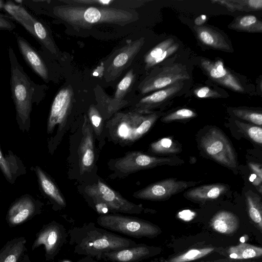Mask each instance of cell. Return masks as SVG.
Wrapping results in <instances>:
<instances>
[{
	"label": "cell",
	"mask_w": 262,
	"mask_h": 262,
	"mask_svg": "<svg viewBox=\"0 0 262 262\" xmlns=\"http://www.w3.org/2000/svg\"><path fill=\"white\" fill-rule=\"evenodd\" d=\"M194 29L198 38L204 45L216 50L232 51L224 37L216 30L206 26H195Z\"/></svg>",
	"instance_id": "20"
},
{
	"label": "cell",
	"mask_w": 262,
	"mask_h": 262,
	"mask_svg": "<svg viewBox=\"0 0 262 262\" xmlns=\"http://www.w3.org/2000/svg\"><path fill=\"white\" fill-rule=\"evenodd\" d=\"M197 114L192 110L188 108H181L172 112L161 119L164 122H169L176 120L187 119L195 117Z\"/></svg>",
	"instance_id": "35"
},
{
	"label": "cell",
	"mask_w": 262,
	"mask_h": 262,
	"mask_svg": "<svg viewBox=\"0 0 262 262\" xmlns=\"http://www.w3.org/2000/svg\"><path fill=\"white\" fill-rule=\"evenodd\" d=\"M180 144L174 141L171 137H164L152 143L149 151L161 155H174L181 151Z\"/></svg>",
	"instance_id": "29"
},
{
	"label": "cell",
	"mask_w": 262,
	"mask_h": 262,
	"mask_svg": "<svg viewBox=\"0 0 262 262\" xmlns=\"http://www.w3.org/2000/svg\"><path fill=\"white\" fill-rule=\"evenodd\" d=\"M75 238V250L79 254L100 258L106 253L137 245L135 241L95 227H85Z\"/></svg>",
	"instance_id": "4"
},
{
	"label": "cell",
	"mask_w": 262,
	"mask_h": 262,
	"mask_svg": "<svg viewBox=\"0 0 262 262\" xmlns=\"http://www.w3.org/2000/svg\"><path fill=\"white\" fill-rule=\"evenodd\" d=\"M83 137L79 149V164L81 173L88 171L93 165L95 154L94 151L93 136L89 120L84 116L82 126Z\"/></svg>",
	"instance_id": "17"
},
{
	"label": "cell",
	"mask_w": 262,
	"mask_h": 262,
	"mask_svg": "<svg viewBox=\"0 0 262 262\" xmlns=\"http://www.w3.org/2000/svg\"><path fill=\"white\" fill-rule=\"evenodd\" d=\"M183 85V82H178L142 98L137 104V111L149 113L150 110L160 106L174 96Z\"/></svg>",
	"instance_id": "16"
},
{
	"label": "cell",
	"mask_w": 262,
	"mask_h": 262,
	"mask_svg": "<svg viewBox=\"0 0 262 262\" xmlns=\"http://www.w3.org/2000/svg\"><path fill=\"white\" fill-rule=\"evenodd\" d=\"M217 82L226 86L232 91L238 92H243L244 89L241 85L239 81L233 74L228 71V73Z\"/></svg>",
	"instance_id": "36"
},
{
	"label": "cell",
	"mask_w": 262,
	"mask_h": 262,
	"mask_svg": "<svg viewBox=\"0 0 262 262\" xmlns=\"http://www.w3.org/2000/svg\"><path fill=\"white\" fill-rule=\"evenodd\" d=\"M249 215L259 229H262V203L261 198L251 191L246 193Z\"/></svg>",
	"instance_id": "28"
},
{
	"label": "cell",
	"mask_w": 262,
	"mask_h": 262,
	"mask_svg": "<svg viewBox=\"0 0 262 262\" xmlns=\"http://www.w3.org/2000/svg\"><path fill=\"white\" fill-rule=\"evenodd\" d=\"M229 186L222 183L203 185L186 191L184 196L195 202H205L216 199L224 194Z\"/></svg>",
	"instance_id": "19"
},
{
	"label": "cell",
	"mask_w": 262,
	"mask_h": 262,
	"mask_svg": "<svg viewBox=\"0 0 262 262\" xmlns=\"http://www.w3.org/2000/svg\"><path fill=\"white\" fill-rule=\"evenodd\" d=\"M237 2L244 8L245 11L262 9L261 0H237Z\"/></svg>",
	"instance_id": "40"
},
{
	"label": "cell",
	"mask_w": 262,
	"mask_h": 262,
	"mask_svg": "<svg viewBox=\"0 0 262 262\" xmlns=\"http://www.w3.org/2000/svg\"><path fill=\"white\" fill-rule=\"evenodd\" d=\"M183 163V160L177 157H158L140 151H131L115 160L113 167L119 173L125 174L159 166L176 165Z\"/></svg>",
	"instance_id": "8"
},
{
	"label": "cell",
	"mask_w": 262,
	"mask_h": 262,
	"mask_svg": "<svg viewBox=\"0 0 262 262\" xmlns=\"http://www.w3.org/2000/svg\"><path fill=\"white\" fill-rule=\"evenodd\" d=\"M85 192L96 204L104 205L109 211L113 213L137 214L142 210L141 205L128 201L100 180L92 185L88 186L85 189Z\"/></svg>",
	"instance_id": "7"
},
{
	"label": "cell",
	"mask_w": 262,
	"mask_h": 262,
	"mask_svg": "<svg viewBox=\"0 0 262 262\" xmlns=\"http://www.w3.org/2000/svg\"><path fill=\"white\" fill-rule=\"evenodd\" d=\"M61 262H71V261H70L69 260H63V261H62Z\"/></svg>",
	"instance_id": "49"
},
{
	"label": "cell",
	"mask_w": 262,
	"mask_h": 262,
	"mask_svg": "<svg viewBox=\"0 0 262 262\" xmlns=\"http://www.w3.org/2000/svg\"><path fill=\"white\" fill-rule=\"evenodd\" d=\"M144 42V38L141 37L129 42L118 51L106 69V81L114 80L121 74L139 53Z\"/></svg>",
	"instance_id": "12"
},
{
	"label": "cell",
	"mask_w": 262,
	"mask_h": 262,
	"mask_svg": "<svg viewBox=\"0 0 262 262\" xmlns=\"http://www.w3.org/2000/svg\"><path fill=\"white\" fill-rule=\"evenodd\" d=\"M229 257L232 259H243L256 258L261 256L262 248L246 243H241L230 247L228 250Z\"/></svg>",
	"instance_id": "27"
},
{
	"label": "cell",
	"mask_w": 262,
	"mask_h": 262,
	"mask_svg": "<svg viewBox=\"0 0 262 262\" xmlns=\"http://www.w3.org/2000/svg\"><path fill=\"white\" fill-rule=\"evenodd\" d=\"M211 2L222 5L231 12L236 10L245 11L244 8L238 4L237 0H215L211 1Z\"/></svg>",
	"instance_id": "41"
},
{
	"label": "cell",
	"mask_w": 262,
	"mask_h": 262,
	"mask_svg": "<svg viewBox=\"0 0 262 262\" xmlns=\"http://www.w3.org/2000/svg\"><path fill=\"white\" fill-rule=\"evenodd\" d=\"M228 27L239 31L251 33L262 32L261 21L253 15L238 16L229 24Z\"/></svg>",
	"instance_id": "23"
},
{
	"label": "cell",
	"mask_w": 262,
	"mask_h": 262,
	"mask_svg": "<svg viewBox=\"0 0 262 262\" xmlns=\"http://www.w3.org/2000/svg\"><path fill=\"white\" fill-rule=\"evenodd\" d=\"M232 112L237 117L247 121L257 126H261L262 124V114L252 110L244 108H233Z\"/></svg>",
	"instance_id": "34"
},
{
	"label": "cell",
	"mask_w": 262,
	"mask_h": 262,
	"mask_svg": "<svg viewBox=\"0 0 262 262\" xmlns=\"http://www.w3.org/2000/svg\"><path fill=\"white\" fill-rule=\"evenodd\" d=\"M206 16L204 15H201L196 18L194 23L197 26H202V25L206 21Z\"/></svg>",
	"instance_id": "47"
},
{
	"label": "cell",
	"mask_w": 262,
	"mask_h": 262,
	"mask_svg": "<svg viewBox=\"0 0 262 262\" xmlns=\"http://www.w3.org/2000/svg\"><path fill=\"white\" fill-rule=\"evenodd\" d=\"M88 116L95 134L99 135L102 130V119L100 113L94 105L89 107Z\"/></svg>",
	"instance_id": "37"
},
{
	"label": "cell",
	"mask_w": 262,
	"mask_h": 262,
	"mask_svg": "<svg viewBox=\"0 0 262 262\" xmlns=\"http://www.w3.org/2000/svg\"><path fill=\"white\" fill-rule=\"evenodd\" d=\"M210 225L213 230L220 233L230 234L238 229L239 221L238 216L232 212L222 210L213 216Z\"/></svg>",
	"instance_id": "21"
},
{
	"label": "cell",
	"mask_w": 262,
	"mask_h": 262,
	"mask_svg": "<svg viewBox=\"0 0 262 262\" xmlns=\"http://www.w3.org/2000/svg\"><path fill=\"white\" fill-rule=\"evenodd\" d=\"M174 43L172 38H169L158 43L148 51L144 57L146 69H148L151 63L169 47Z\"/></svg>",
	"instance_id": "33"
},
{
	"label": "cell",
	"mask_w": 262,
	"mask_h": 262,
	"mask_svg": "<svg viewBox=\"0 0 262 262\" xmlns=\"http://www.w3.org/2000/svg\"><path fill=\"white\" fill-rule=\"evenodd\" d=\"M235 123L246 137L253 142L261 144L262 128L261 126L245 123L238 120L235 121Z\"/></svg>",
	"instance_id": "32"
},
{
	"label": "cell",
	"mask_w": 262,
	"mask_h": 262,
	"mask_svg": "<svg viewBox=\"0 0 262 262\" xmlns=\"http://www.w3.org/2000/svg\"><path fill=\"white\" fill-rule=\"evenodd\" d=\"M180 218L185 221H189L191 220L193 216L194 213L190 210H184L179 213Z\"/></svg>",
	"instance_id": "46"
},
{
	"label": "cell",
	"mask_w": 262,
	"mask_h": 262,
	"mask_svg": "<svg viewBox=\"0 0 262 262\" xmlns=\"http://www.w3.org/2000/svg\"><path fill=\"white\" fill-rule=\"evenodd\" d=\"M0 168L6 177L9 180L13 178V170L10 163L5 159L0 149Z\"/></svg>",
	"instance_id": "43"
},
{
	"label": "cell",
	"mask_w": 262,
	"mask_h": 262,
	"mask_svg": "<svg viewBox=\"0 0 262 262\" xmlns=\"http://www.w3.org/2000/svg\"><path fill=\"white\" fill-rule=\"evenodd\" d=\"M97 221L105 229L137 238L154 237L160 231L156 226L146 221L115 213L101 215Z\"/></svg>",
	"instance_id": "5"
},
{
	"label": "cell",
	"mask_w": 262,
	"mask_h": 262,
	"mask_svg": "<svg viewBox=\"0 0 262 262\" xmlns=\"http://www.w3.org/2000/svg\"><path fill=\"white\" fill-rule=\"evenodd\" d=\"M200 142L205 153L215 161L232 169L237 167L235 150L227 137L219 128H210Z\"/></svg>",
	"instance_id": "6"
},
{
	"label": "cell",
	"mask_w": 262,
	"mask_h": 262,
	"mask_svg": "<svg viewBox=\"0 0 262 262\" xmlns=\"http://www.w3.org/2000/svg\"><path fill=\"white\" fill-rule=\"evenodd\" d=\"M74 93L70 86L60 89L53 101L48 121V131L52 132L55 126H62L71 110Z\"/></svg>",
	"instance_id": "13"
},
{
	"label": "cell",
	"mask_w": 262,
	"mask_h": 262,
	"mask_svg": "<svg viewBox=\"0 0 262 262\" xmlns=\"http://www.w3.org/2000/svg\"><path fill=\"white\" fill-rule=\"evenodd\" d=\"M189 78V75L184 67L180 63H174L163 67L157 75L145 79L139 85V89L144 94Z\"/></svg>",
	"instance_id": "11"
},
{
	"label": "cell",
	"mask_w": 262,
	"mask_h": 262,
	"mask_svg": "<svg viewBox=\"0 0 262 262\" xmlns=\"http://www.w3.org/2000/svg\"><path fill=\"white\" fill-rule=\"evenodd\" d=\"M135 78L133 70H130L117 85L113 98H110L112 104L117 109L126 103L123 98L133 85Z\"/></svg>",
	"instance_id": "25"
},
{
	"label": "cell",
	"mask_w": 262,
	"mask_h": 262,
	"mask_svg": "<svg viewBox=\"0 0 262 262\" xmlns=\"http://www.w3.org/2000/svg\"><path fill=\"white\" fill-rule=\"evenodd\" d=\"M193 93L196 97L201 98H213L221 97V94L217 91L207 86L199 88L194 90Z\"/></svg>",
	"instance_id": "39"
},
{
	"label": "cell",
	"mask_w": 262,
	"mask_h": 262,
	"mask_svg": "<svg viewBox=\"0 0 262 262\" xmlns=\"http://www.w3.org/2000/svg\"><path fill=\"white\" fill-rule=\"evenodd\" d=\"M199 183L200 181H184L174 178L166 179L135 192L133 196L142 200L163 201Z\"/></svg>",
	"instance_id": "10"
},
{
	"label": "cell",
	"mask_w": 262,
	"mask_h": 262,
	"mask_svg": "<svg viewBox=\"0 0 262 262\" xmlns=\"http://www.w3.org/2000/svg\"><path fill=\"white\" fill-rule=\"evenodd\" d=\"M152 253L150 248L143 245L124 248L106 253L100 258L113 262H138L149 256Z\"/></svg>",
	"instance_id": "18"
},
{
	"label": "cell",
	"mask_w": 262,
	"mask_h": 262,
	"mask_svg": "<svg viewBox=\"0 0 262 262\" xmlns=\"http://www.w3.org/2000/svg\"><path fill=\"white\" fill-rule=\"evenodd\" d=\"M35 211V204L28 198L18 200L10 208L8 213L9 223L12 225L22 223Z\"/></svg>",
	"instance_id": "22"
},
{
	"label": "cell",
	"mask_w": 262,
	"mask_h": 262,
	"mask_svg": "<svg viewBox=\"0 0 262 262\" xmlns=\"http://www.w3.org/2000/svg\"><path fill=\"white\" fill-rule=\"evenodd\" d=\"M179 45L178 43H173L166 50H165L163 53H162L159 57L156 58L149 65L148 68H150L163 61L165 59H166L167 57H169L171 54L174 53L176 51H177L178 49H179Z\"/></svg>",
	"instance_id": "42"
},
{
	"label": "cell",
	"mask_w": 262,
	"mask_h": 262,
	"mask_svg": "<svg viewBox=\"0 0 262 262\" xmlns=\"http://www.w3.org/2000/svg\"><path fill=\"white\" fill-rule=\"evenodd\" d=\"M213 248L193 249L182 254L172 257L166 262H188L203 257L213 251Z\"/></svg>",
	"instance_id": "31"
},
{
	"label": "cell",
	"mask_w": 262,
	"mask_h": 262,
	"mask_svg": "<svg viewBox=\"0 0 262 262\" xmlns=\"http://www.w3.org/2000/svg\"><path fill=\"white\" fill-rule=\"evenodd\" d=\"M8 56L10 63V88L17 117L25 124L30 118L33 103L39 96L40 86L36 84L19 63L13 50L9 47Z\"/></svg>",
	"instance_id": "3"
},
{
	"label": "cell",
	"mask_w": 262,
	"mask_h": 262,
	"mask_svg": "<svg viewBox=\"0 0 262 262\" xmlns=\"http://www.w3.org/2000/svg\"><path fill=\"white\" fill-rule=\"evenodd\" d=\"M249 166L253 173L258 177L262 179V169L261 165L256 163H250Z\"/></svg>",
	"instance_id": "45"
},
{
	"label": "cell",
	"mask_w": 262,
	"mask_h": 262,
	"mask_svg": "<svg viewBox=\"0 0 262 262\" xmlns=\"http://www.w3.org/2000/svg\"><path fill=\"white\" fill-rule=\"evenodd\" d=\"M6 10L36 37L44 47L53 54L57 53L56 46L45 26L30 15L24 8L14 4H7Z\"/></svg>",
	"instance_id": "9"
},
{
	"label": "cell",
	"mask_w": 262,
	"mask_h": 262,
	"mask_svg": "<svg viewBox=\"0 0 262 262\" xmlns=\"http://www.w3.org/2000/svg\"><path fill=\"white\" fill-rule=\"evenodd\" d=\"M25 243L24 238L8 243L0 252V262H17L25 250Z\"/></svg>",
	"instance_id": "26"
},
{
	"label": "cell",
	"mask_w": 262,
	"mask_h": 262,
	"mask_svg": "<svg viewBox=\"0 0 262 262\" xmlns=\"http://www.w3.org/2000/svg\"><path fill=\"white\" fill-rule=\"evenodd\" d=\"M17 43L19 50L31 69L45 81H49V71L42 58L37 51L21 36H17Z\"/></svg>",
	"instance_id": "15"
},
{
	"label": "cell",
	"mask_w": 262,
	"mask_h": 262,
	"mask_svg": "<svg viewBox=\"0 0 262 262\" xmlns=\"http://www.w3.org/2000/svg\"><path fill=\"white\" fill-rule=\"evenodd\" d=\"M3 6V4L2 3V2L0 1V8H1Z\"/></svg>",
	"instance_id": "48"
},
{
	"label": "cell",
	"mask_w": 262,
	"mask_h": 262,
	"mask_svg": "<svg viewBox=\"0 0 262 262\" xmlns=\"http://www.w3.org/2000/svg\"><path fill=\"white\" fill-rule=\"evenodd\" d=\"M160 115V113H144L137 111L117 113L107 122L106 128L114 142L127 145L142 137Z\"/></svg>",
	"instance_id": "2"
},
{
	"label": "cell",
	"mask_w": 262,
	"mask_h": 262,
	"mask_svg": "<svg viewBox=\"0 0 262 262\" xmlns=\"http://www.w3.org/2000/svg\"><path fill=\"white\" fill-rule=\"evenodd\" d=\"M201 66L207 73L210 78L215 81L222 79L228 73V71L221 60L215 62L202 59Z\"/></svg>",
	"instance_id": "30"
},
{
	"label": "cell",
	"mask_w": 262,
	"mask_h": 262,
	"mask_svg": "<svg viewBox=\"0 0 262 262\" xmlns=\"http://www.w3.org/2000/svg\"><path fill=\"white\" fill-rule=\"evenodd\" d=\"M15 28V25L11 21L0 15V30H12Z\"/></svg>",
	"instance_id": "44"
},
{
	"label": "cell",
	"mask_w": 262,
	"mask_h": 262,
	"mask_svg": "<svg viewBox=\"0 0 262 262\" xmlns=\"http://www.w3.org/2000/svg\"><path fill=\"white\" fill-rule=\"evenodd\" d=\"M64 233L63 229L58 225H48L38 234L32 249L43 245L48 257H53L63 244Z\"/></svg>",
	"instance_id": "14"
},
{
	"label": "cell",
	"mask_w": 262,
	"mask_h": 262,
	"mask_svg": "<svg viewBox=\"0 0 262 262\" xmlns=\"http://www.w3.org/2000/svg\"><path fill=\"white\" fill-rule=\"evenodd\" d=\"M53 12L70 25L82 28L102 23L126 25L137 19L129 11L111 7L59 5L55 6Z\"/></svg>",
	"instance_id": "1"
},
{
	"label": "cell",
	"mask_w": 262,
	"mask_h": 262,
	"mask_svg": "<svg viewBox=\"0 0 262 262\" xmlns=\"http://www.w3.org/2000/svg\"><path fill=\"white\" fill-rule=\"evenodd\" d=\"M67 5H87L96 7H110L115 2L114 0H67L62 1Z\"/></svg>",
	"instance_id": "38"
},
{
	"label": "cell",
	"mask_w": 262,
	"mask_h": 262,
	"mask_svg": "<svg viewBox=\"0 0 262 262\" xmlns=\"http://www.w3.org/2000/svg\"><path fill=\"white\" fill-rule=\"evenodd\" d=\"M36 171L39 184L44 192L59 205L65 206L64 198L54 182L39 167H36Z\"/></svg>",
	"instance_id": "24"
}]
</instances>
